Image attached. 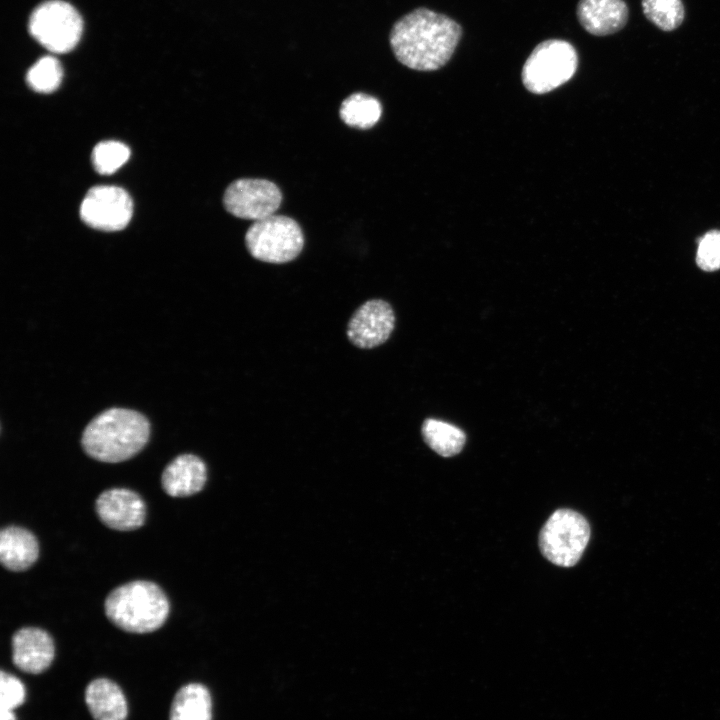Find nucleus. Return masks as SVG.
Here are the masks:
<instances>
[{
  "label": "nucleus",
  "instance_id": "nucleus-1",
  "mask_svg": "<svg viewBox=\"0 0 720 720\" xmlns=\"http://www.w3.org/2000/svg\"><path fill=\"white\" fill-rule=\"evenodd\" d=\"M461 35L462 29L453 19L418 8L395 22L389 41L401 64L414 70L433 71L449 61Z\"/></svg>",
  "mask_w": 720,
  "mask_h": 720
},
{
  "label": "nucleus",
  "instance_id": "nucleus-2",
  "mask_svg": "<svg viewBox=\"0 0 720 720\" xmlns=\"http://www.w3.org/2000/svg\"><path fill=\"white\" fill-rule=\"evenodd\" d=\"M149 435L150 425L144 415L130 409L111 408L87 425L81 443L90 457L117 463L142 450Z\"/></svg>",
  "mask_w": 720,
  "mask_h": 720
},
{
  "label": "nucleus",
  "instance_id": "nucleus-3",
  "mask_svg": "<svg viewBox=\"0 0 720 720\" xmlns=\"http://www.w3.org/2000/svg\"><path fill=\"white\" fill-rule=\"evenodd\" d=\"M105 612L116 626L132 633L160 628L169 613V602L159 586L133 581L114 589L106 598Z\"/></svg>",
  "mask_w": 720,
  "mask_h": 720
},
{
  "label": "nucleus",
  "instance_id": "nucleus-4",
  "mask_svg": "<svg viewBox=\"0 0 720 720\" xmlns=\"http://www.w3.org/2000/svg\"><path fill=\"white\" fill-rule=\"evenodd\" d=\"M577 64V52L571 43L560 39L543 41L523 66V84L535 94L550 92L572 78Z\"/></svg>",
  "mask_w": 720,
  "mask_h": 720
},
{
  "label": "nucleus",
  "instance_id": "nucleus-5",
  "mask_svg": "<svg viewBox=\"0 0 720 720\" xmlns=\"http://www.w3.org/2000/svg\"><path fill=\"white\" fill-rule=\"evenodd\" d=\"M247 250L257 260L286 263L302 251L304 236L299 224L284 215L254 221L245 235Z\"/></svg>",
  "mask_w": 720,
  "mask_h": 720
},
{
  "label": "nucleus",
  "instance_id": "nucleus-6",
  "mask_svg": "<svg viewBox=\"0 0 720 720\" xmlns=\"http://www.w3.org/2000/svg\"><path fill=\"white\" fill-rule=\"evenodd\" d=\"M590 538V526L578 512L556 510L539 535L543 556L555 565L574 566L581 558Z\"/></svg>",
  "mask_w": 720,
  "mask_h": 720
},
{
  "label": "nucleus",
  "instance_id": "nucleus-7",
  "mask_svg": "<svg viewBox=\"0 0 720 720\" xmlns=\"http://www.w3.org/2000/svg\"><path fill=\"white\" fill-rule=\"evenodd\" d=\"M28 29L31 36L53 53H67L79 42L83 21L78 11L69 3L49 0L32 12Z\"/></svg>",
  "mask_w": 720,
  "mask_h": 720
},
{
  "label": "nucleus",
  "instance_id": "nucleus-8",
  "mask_svg": "<svg viewBox=\"0 0 720 720\" xmlns=\"http://www.w3.org/2000/svg\"><path fill=\"white\" fill-rule=\"evenodd\" d=\"M282 201L280 189L266 179H238L226 189L223 203L232 215L258 221L271 216Z\"/></svg>",
  "mask_w": 720,
  "mask_h": 720
},
{
  "label": "nucleus",
  "instance_id": "nucleus-9",
  "mask_svg": "<svg viewBox=\"0 0 720 720\" xmlns=\"http://www.w3.org/2000/svg\"><path fill=\"white\" fill-rule=\"evenodd\" d=\"M133 203L129 194L117 186H95L84 197L81 219L90 227L102 231L124 229L131 220Z\"/></svg>",
  "mask_w": 720,
  "mask_h": 720
},
{
  "label": "nucleus",
  "instance_id": "nucleus-10",
  "mask_svg": "<svg viewBox=\"0 0 720 720\" xmlns=\"http://www.w3.org/2000/svg\"><path fill=\"white\" fill-rule=\"evenodd\" d=\"M394 324L393 309L386 301L369 300L352 315L347 326V336L359 348H374L389 338Z\"/></svg>",
  "mask_w": 720,
  "mask_h": 720
},
{
  "label": "nucleus",
  "instance_id": "nucleus-11",
  "mask_svg": "<svg viewBox=\"0 0 720 720\" xmlns=\"http://www.w3.org/2000/svg\"><path fill=\"white\" fill-rule=\"evenodd\" d=\"M100 520L109 528L129 531L143 525L145 504L134 491L114 488L102 492L96 501Z\"/></svg>",
  "mask_w": 720,
  "mask_h": 720
},
{
  "label": "nucleus",
  "instance_id": "nucleus-12",
  "mask_svg": "<svg viewBox=\"0 0 720 720\" xmlns=\"http://www.w3.org/2000/svg\"><path fill=\"white\" fill-rule=\"evenodd\" d=\"M51 636L36 627H25L12 637V660L21 671L38 674L45 671L54 658Z\"/></svg>",
  "mask_w": 720,
  "mask_h": 720
},
{
  "label": "nucleus",
  "instance_id": "nucleus-13",
  "mask_svg": "<svg viewBox=\"0 0 720 720\" xmlns=\"http://www.w3.org/2000/svg\"><path fill=\"white\" fill-rule=\"evenodd\" d=\"M624 0H580L577 17L581 26L595 36H606L621 30L628 20Z\"/></svg>",
  "mask_w": 720,
  "mask_h": 720
},
{
  "label": "nucleus",
  "instance_id": "nucleus-14",
  "mask_svg": "<svg viewBox=\"0 0 720 720\" xmlns=\"http://www.w3.org/2000/svg\"><path fill=\"white\" fill-rule=\"evenodd\" d=\"M207 479L204 462L192 454L176 457L164 469L161 482L165 492L172 497H185L199 492Z\"/></svg>",
  "mask_w": 720,
  "mask_h": 720
},
{
  "label": "nucleus",
  "instance_id": "nucleus-15",
  "mask_svg": "<svg viewBox=\"0 0 720 720\" xmlns=\"http://www.w3.org/2000/svg\"><path fill=\"white\" fill-rule=\"evenodd\" d=\"M38 542L28 530L10 526L0 533V560L11 571L28 569L37 560Z\"/></svg>",
  "mask_w": 720,
  "mask_h": 720
},
{
  "label": "nucleus",
  "instance_id": "nucleus-16",
  "mask_svg": "<svg viewBox=\"0 0 720 720\" xmlns=\"http://www.w3.org/2000/svg\"><path fill=\"white\" fill-rule=\"evenodd\" d=\"M85 701L94 720H126L127 702L120 687L105 678L93 680L86 688Z\"/></svg>",
  "mask_w": 720,
  "mask_h": 720
},
{
  "label": "nucleus",
  "instance_id": "nucleus-17",
  "mask_svg": "<svg viewBox=\"0 0 720 720\" xmlns=\"http://www.w3.org/2000/svg\"><path fill=\"white\" fill-rule=\"evenodd\" d=\"M170 720H212L209 690L200 683H189L175 694Z\"/></svg>",
  "mask_w": 720,
  "mask_h": 720
},
{
  "label": "nucleus",
  "instance_id": "nucleus-18",
  "mask_svg": "<svg viewBox=\"0 0 720 720\" xmlns=\"http://www.w3.org/2000/svg\"><path fill=\"white\" fill-rule=\"evenodd\" d=\"M422 435L426 444L443 457L458 454L466 441L463 430L450 423L432 418L423 422Z\"/></svg>",
  "mask_w": 720,
  "mask_h": 720
},
{
  "label": "nucleus",
  "instance_id": "nucleus-19",
  "mask_svg": "<svg viewBox=\"0 0 720 720\" xmlns=\"http://www.w3.org/2000/svg\"><path fill=\"white\" fill-rule=\"evenodd\" d=\"M382 107L373 96L354 93L341 104L339 115L348 126L367 129L374 126L381 117Z\"/></svg>",
  "mask_w": 720,
  "mask_h": 720
},
{
  "label": "nucleus",
  "instance_id": "nucleus-20",
  "mask_svg": "<svg viewBox=\"0 0 720 720\" xmlns=\"http://www.w3.org/2000/svg\"><path fill=\"white\" fill-rule=\"evenodd\" d=\"M645 17L663 31L678 28L685 16L681 0H642Z\"/></svg>",
  "mask_w": 720,
  "mask_h": 720
},
{
  "label": "nucleus",
  "instance_id": "nucleus-21",
  "mask_svg": "<svg viewBox=\"0 0 720 720\" xmlns=\"http://www.w3.org/2000/svg\"><path fill=\"white\" fill-rule=\"evenodd\" d=\"M62 77L60 62L55 57L45 56L28 70L26 82L36 92L51 93L59 87Z\"/></svg>",
  "mask_w": 720,
  "mask_h": 720
},
{
  "label": "nucleus",
  "instance_id": "nucleus-22",
  "mask_svg": "<svg viewBox=\"0 0 720 720\" xmlns=\"http://www.w3.org/2000/svg\"><path fill=\"white\" fill-rule=\"evenodd\" d=\"M130 156L129 148L119 141H102L92 151V163L102 175H110L124 165Z\"/></svg>",
  "mask_w": 720,
  "mask_h": 720
},
{
  "label": "nucleus",
  "instance_id": "nucleus-23",
  "mask_svg": "<svg viewBox=\"0 0 720 720\" xmlns=\"http://www.w3.org/2000/svg\"><path fill=\"white\" fill-rule=\"evenodd\" d=\"M696 262L704 271L720 268V231H709L699 240Z\"/></svg>",
  "mask_w": 720,
  "mask_h": 720
},
{
  "label": "nucleus",
  "instance_id": "nucleus-24",
  "mask_svg": "<svg viewBox=\"0 0 720 720\" xmlns=\"http://www.w3.org/2000/svg\"><path fill=\"white\" fill-rule=\"evenodd\" d=\"M25 700V687L14 675L1 672L0 676V711H13Z\"/></svg>",
  "mask_w": 720,
  "mask_h": 720
},
{
  "label": "nucleus",
  "instance_id": "nucleus-25",
  "mask_svg": "<svg viewBox=\"0 0 720 720\" xmlns=\"http://www.w3.org/2000/svg\"><path fill=\"white\" fill-rule=\"evenodd\" d=\"M0 720H16L13 711H0Z\"/></svg>",
  "mask_w": 720,
  "mask_h": 720
}]
</instances>
